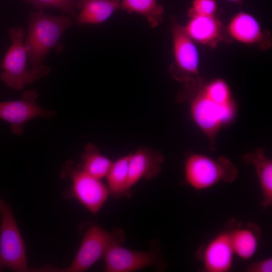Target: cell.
Listing matches in <instances>:
<instances>
[{"label": "cell", "instance_id": "obj_7", "mask_svg": "<svg viewBox=\"0 0 272 272\" xmlns=\"http://www.w3.org/2000/svg\"><path fill=\"white\" fill-rule=\"evenodd\" d=\"M9 35L12 43L1 66L3 70L1 79L7 87L21 90L26 84L35 81L30 70H27L28 55L24 42L25 31L22 28L15 27L9 30Z\"/></svg>", "mask_w": 272, "mask_h": 272}, {"label": "cell", "instance_id": "obj_6", "mask_svg": "<svg viewBox=\"0 0 272 272\" xmlns=\"http://www.w3.org/2000/svg\"><path fill=\"white\" fill-rule=\"evenodd\" d=\"M60 176L70 178L72 186L64 193L65 197H74L92 214L101 209L109 194L108 188L98 179L91 176L68 161L62 168Z\"/></svg>", "mask_w": 272, "mask_h": 272}, {"label": "cell", "instance_id": "obj_14", "mask_svg": "<svg viewBox=\"0 0 272 272\" xmlns=\"http://www.w3.org/2000/svg\"><path fill=\"white\" fill-rule=\"evenodd\" d=\"M234 252L230 232H223L211 240L203 249L204 270L207 272H227L232 266Z\"/></svg>", "mask_w": 272, "mask_h": 272}, {"label": "cell", "instance_id": "obj_12", "mask_svg": "<svg viewBox=\"0 0 272 272\" xmlns=\"http://www.w3.org/2000/svg\"><path fill=\"white\" fill-rule=\"evenodd\" d=\"M184 29L195 42L214 48L222 42H231L226 28L215 16H196L189 18Z\"/></svg>", "mask_w": 272, "mask_h": 272}, {"label": "cell", "instance_id": "obj_21", "mask_svg": "<svg viewBox=\"0 0 272 272\" xmlns=\"http://www.w3.org/2000/svg\"><path fill=\"white\" fill-rule=\"evenodd\" d=\"M205 93L218 104H225L233 100L230 88L222 79H216L202 87Z\"/></svg>", "mask_w": 272, "mask_h": 272}, {"label": "cell", "instance_id": "obj_20", "mask_svg": "<svg viewBox=\"0 0 272 272\" xmlns=\"http://www.w3.org/2000/svg\"><path fill=\"white\" fill-rule=\"evenodd\" d=\"M120 9L143 16L152 28L158 26L163 21L164 9L158 4L157 0H122Z\"/></svg>", "mask_w": 272, "mask_h": 272}, {"label": "cell", "instance_id": "obj_9", "mask_svg": "<svg viewBox=\"0 0 272 272\" xmlns=\"http://www.w3.org/2000/svg\"><path fill=\"white\" fill-rule=\"evenodd\" d=\"M35 90L24 92L18 100L0 102V119L9 123L13 133L21 135L26 122L36 117L50 118L55 115L54 110H46L39 106Z\"/></svg>", "mask_w": 272, "mask_h": 272}, {"label": "cell", "instance_id": "obj_4", "mask_svg": "<svg viewBox=\"0 0 272 272\" xmlns=\"http://www.w3.org/2000/svg\"><path fill=\"white\" fill-rule=\"evenodd\" d=\"M187 183L196 190H203L223 181L233 182L238 176L236 166L226 157L214 160L200 154L190 155L185 163Z\"/></svg>", "mask_w": 272, "mask_h": 272}, {"label": "cell", "instance_id": "obj_19", "mask_svg": "<svg viewBox=\"0 0 272 272\" xmlns=\"http://www.w3.org/2000/svg\"><path fill=\"white\" fill-rule=\"evenodd\" d=\"M81 164L77 167L98 179L106 177L112 163L101 155L98 148L92 144L86 146L81 156Z\"/></svg>", "mask_w": 272, "mask_h": 272}, {"label": "cell", "instance_id": "obj_11", "mask_svg": "<svg viewBox=\"0 0 272 272\" xmlns=\"http://www.w3.org/2000/svg\"><path fill=\"white\" fill-rule=\"evenodd\" d=\"M121 244H113L103 256L105 271L131 272L156 263L157 256L154 251H137L122 247Z\"/></svg>", "mask_w": 272, "mask_h": 272}, {"label": "cell", "instance_id": "obj_2", "mask_svg": "<svg viewBox=\"0 0 272 272\" xmlns=\"http://www.w3.org/2000/svg\"><path fill=\"white\" fill-rule=\"evenodd\" d=\"M171 33L174 61L169 72L173 79L184 83L176 98L178 102L184 103L190 101L205 85L199 74V54L194 42L175 17L172 18Z\"/></svg>", "mask_w": 272, "mask_h": 272}, {"label": "cell", "instance_id": "obj_18", "mask_svg": "<svg viewBox=\"0 0 272 272\" xmlns=\"http://www.w3.org/2000/svg\"><path fill=\"white\" fill-rule=\"evenodd\" d=\"M130 158L129 154L112 163L106 176L109 193L116 197L130 195L127 187Z\"/></svg>", "mask_w": 272, "mask_h": 272}, {"label": "cell", "instance_id": "obj_8", "mask_svg": "<svg viewBox=\"0 0 272 272\" xmlns=\"http://www.w3.org/2000/svg\"><path fill=\"white\" fill-rule=\"evenodd\" d=\"M190 102L193 119L208 137L210 150L215 151L218 133L222 124L228 118L231 102L218 104L205 93L202 88Z\"/></svg>", "mask_w": 272, "mask_h": 272}, {"label": "cell", "instance_id": "obj_1", "mask_svg": "<svg viewBox=\"0 0 272 272\" xmlns=\"http://www.w3.org/2000/svg\"><path fill=\"white\" fill-rule=\"evenodd\" d=\"M72 24L64 15L51 16L41 11L31 14L25 44L32 65L30 70L35 80L49 73L50 68L43 65V60L52 49L58 47L62 34Z\"/></svg>", "mask_w": 272, "mask_h": 272}, {"label": "cell", "instance_id": "obj_16", "mask_svg": "<svg viewBox=\"0 0 272 272\" xmlns=\"http://www.w3.org/2000/svg\"><path fill=\"white\" fill-rule=\"evenodd\" d=\"M76 7L80 10L76 19L80 25L103 23L120 9L119 0H77Z\"/></svg>", "mask_w": 272, "mask_h": 272}, {"label": "cell", "instance_id": "obj_13", "mask_svg": "<svg viewBox=\"0 0 272 272\" xmlns=\"http://www.w3.org/2000/svg\"><path fill=\"white\" fill-rule=\"evenodd\" d=\"M164 158L160 152L141 148L130 154L127 187H131L140 179H151L160 172Z\"/></svg>", "mask_w": 272, "mask_h": 272}, {"label": "cell", "instance_id": "obj_24", "mask_svg": "<svg viewBox=\"0 0 272 272\" xmlns=\"http://www.w3.org/2000/svg\"><path fill=\"white\" fill-rule=\"evenodd\" d=\"M248 272H271L272 258L271 257L251 263L246 268Z\"/></svg>", "mask_w": 272, "mask_h": 272}, {"label": "cell", "instance_id": "obj_22", "mask_svg": "<svg viewBox=\"0 0 272 272\" xmlns=\"http://www.w3.org/2000/svg\"><path fill=\"white\" fill-rule=\"evenodd\" d=\"M39 10L44 8H56L67 13L71 16H76V2L74 0H24Z\"/></svg>", "mask_w": 272, "mask_h": 272}, {"label": "cell", "instance_id": "obj_10", "mask_svg": "<svg viewBox=\"0 0 272 272\" xmlns=\"http://www.w3.org/2000/svg\"><path fill=\"white\" fill-rule=\"evenodd\" d=\"M227 33L232 41L258 46L262 50H267L271 46L269 32L264 30L253 16L241 12L230 20L227 28Z\"/></svg>", "mask_w": 272, "mask_h": 272}, {"label": "cell", "instance_id": "obj_15", "mask_svg": "<svg viewBox=\"0 0 272 272\" xmlns=\"http://www.w3.org/2000/svg\"><path fill=\"white\" fill-rule=\"evenodd\" d=\"M242 160L252 165L258 176L262 195V206L264 209L272 205V161L265 154L264 150L258 148L244 155Z\"/></svg>", "mask_w": 272, "mask_h": 272}, {"label": "cell", "instance_id": "obj_5", "mask_svg": "<svg viewBox=\"0 0 272 272\" xmlns=\"http://www.w3.org/2000/svg\"><path fill=\"white\" fill-rule=\"evenodd\" d=\"M0 271L8 268L16 272H28L24 241L10 205L0 197Z\"/></svg>", "mask_w": 272, "mask_h": 272}, {"label": "cell", "instance_id": "obj_25", "mask_svg": "<svg viewBox=\"0 0 272 272\" xmlns=\"http://www.w3.org/2000/svg\"><path fill=\"white\" fill-rule=\"evenodd\" d=\"M228 1H230L233 3H235L236 4H241L242 0H227Z\"/></svg>", "mask_w": 272, "mask_h": 272}, {"label": "cell", "instance_id": "obj_17", "mask_svg": "<svg viewBox=\"0 0 272 272\" xmlns=\"http://www.w3.org/2000/svg\"><path fill=\"white\" fill-rule=\"evenodd\" d=\"M254 224L249 223L245 228H237L230 232L231 242L234 254L243 259L254 256L258 245V230Z\"/></svg>", "mask_w": 272, "mask_h": 272}, {"label": "cell", "instance_id": "obj_3", "mask_svg": "<svg viewBox=\"0 0 272 272\" xmlns=\"http://www.w3.org/2000/svg\"><path fill=\"white\" fill-rule=\"evenodd\" d=\"M124 232L116 228L107 232L97 225L91 226L84 234L81 245L72 264L67 267L58 268L45 266L39 269L32 268V271L83 272L93 265L113 244H122Z\"/></svg>", "mask_w": 272, "mask_h": 272}, {"label": "cell", "instance_id": "obj_23", "mask_svg": "<svg viewBox=\"0 0 272 272\" xmlns=\"http://www.w3.org/2000/svg\"><path fill=\"white\" fill-rule=\"evenodd\" d=\"M217 10L216 0H192L187 15L189 18L196 16H215Z\"/></svg>", "mask_w": 272, "mask_h": 272}]
</instances>
